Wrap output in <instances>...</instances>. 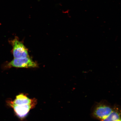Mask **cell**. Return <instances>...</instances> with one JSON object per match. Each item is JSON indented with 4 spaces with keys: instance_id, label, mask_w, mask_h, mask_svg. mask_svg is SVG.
<instances>
[{
    "instance_id": "cell-5",
    "label": "cell",
    "mask_w": 121,
    "mask_h": 121,
    "mask_svg": "<svg viewBox=\"0 0 121 121\" xmlns=\"http://www.w3.org/2000/svg\"><path fill=\"white\" fill-rule=\"evenodd\" d=\"M113 111L108 117L101 121H121V109L120 106H113Z\"/></svg>"
},
{
    "instance_id": "cell-2",
    "label": "cell",
    "mask_w": 121,
    "mask_h": 121,
    "mask_svg": "<svg viewBox=\"0 0 121 121\" xmlns=\"http://www.w3.org/2000/svg\"><path fill=\"white\" fill-rule=\"evenodd\" d=\"M114 107L108 101L103 100L96 102L92 106L91 116L93 119L100 121L108 117L112 112Z\"/></svg>"
},
{
    "instance_id": "cell-4",
    "label": "cell",
    "mask_w": 121,
    "mask_h": 121,
    "mask_svg": "<svg viewBox=\"0 0 121 121\" xmlns=\"http://www.w3.org/2000/svg\"><path fill=\"white\" fill-rule=\"evenodd\" d=\"M38 65L37 63L33 60L30 57L22 59H15L8 63L6 67L22 68H37Z\"/></svg>"
},
{
    "instance_id": "cell-3",
    "label": "cell",
    "mask_w": 121,
    "mask_h": 121,
    "mask_svg": "<svg viewBox=\"0 0 121 121\" xmlns=\"http://www.w3.org/2000/svg\"><path fill=\"white\" fill-rule=\"evenodd\" d=\"M10 43L13 46L12 52L14 58H24L29 56L28 49L18 38L15 37Z\"/></svg>"
},
{
    "instance_id": "cell-1",
    "label": "cell",
    "mask_w": 121,
    "mask_h": 121,
    "mask_svg": "<svg viewBox=\"0 0 121 121\" xmlns=\"http://www.w3.org/2000/svg\"><path fill=\"white\" fill-rule=\"evenodd\" d=\"M7 105L13 108L16 115L19 119L25 118L30 110L35 107L37 101L35 98L30 99L26 94L21 93L16 96L13 100H9Z\"/></svg>"
}]
</instances>
